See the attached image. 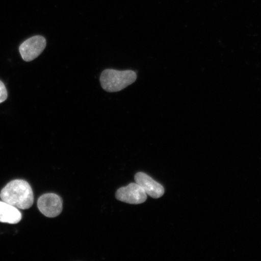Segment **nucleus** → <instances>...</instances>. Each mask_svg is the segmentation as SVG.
<instances>
[{
	"label": "nucleus",
	"instance_id": "f257e3e1",
	"mask_svg": "<svg viewBox=\"0 0 261 261\" xmlns=\"http://www.w3.org/2000/svg\"><path fill=\"white\" fill-rule=\"evenodd\" d=\"M2 201L20 208L28 210L34 203V192L29 182L24 179H15L0 192Z\"/></svg>",
	"mask_w": 261,
	"mask_h": 261
},
{
	"label": "nucleus",
	"instance_id": "39448f33",
	"mask_svg": "<svg viewBox=\"0 0 261 261\" xmlns=\"http://www.w3.org/2000/svg\"><path fill=\"white\" fill-rule=\"evenodd\" d=\"M117 200L130 204H139L147 200V194L138 184H130L125 187L120 188L116 194Z\"/></svg>",
	"mask_w": 261,
	"mask_h": 261
},
{
	"label": "nucleus",
	"instance_id": "0eeeda50",
	"mask_svg": "<svg viewBox=\"0 0 261 261\" xmlns=\"http://www.w3.org/2000/svg\"><path fill=\"white\" fill-rule=\"evenodd\" d=\"M22 215L17 207L5 201H0V222L15 224L21 220Z\"/></svg>",
	"mask_w": 261,
	"mask_h": 261
},
{
	"label": "nucleus",
	"instance_id": "6e6552de",
	"mask_svg": "<svg viewBox=\"0 0 261 261\" xmlns=\"http://www.w3.org/2000/svg\"><path fill=\"white\" fill-rule=\"evenodd\" d=\"M8 98V91L4 83L0 81V103L5 102Z\"/></svg>",
	"mask_w": 261,
	"mask_h": 261
},
{
	"label": "nucleus",
	"instance_id": "423d86ee",
	"mask_svg": "<svg viewBox=\"0 0 261 261\" xmlns=\"http://www.w3.org/2000/svg\"><path fill=\"white\" fill-rule=\"evenodd\" d=\"M135 178L136 184L142 187L146 194L150 197L153 198H159L164 194L165 189L163 186L145 173H137Z\"/></svg>",
	"mask_w": 261,
	"mask_h": 261
},
{
	"label": "nucleus",
	"instance_id": "f03ea898",
	"mask_svg": "<svg viewBox=\"0 0 261 261\" xmlns=\"http://www.w3.org/2000/svg\"><path fill=\"white\" fill-rule=\"evenodd\" d=\"M137 80V74L132 70L119 71L106 69L101 73V86L108 92L114 93L125 89Z\"/></svg>",
	"mask_w": 261,
	"mask_h": 261
},
{
	"label": "nucleus",
	"instance_id": "20e7f679",
	"mask_svg": "<svg viewBox=\"0 0 261 261\" xmlns=\"http://www.w3.org/2000/svg\"><path fill=\"white\" fill-rule=\"evenodd\" d=\"M38 207L45 217L54 218L60 215L63 211V201L57 194H45L39 198Z\"/></svg>",
	"mask_w": 261,
	"mask_h": 261
},
{
	"label": "nucleus",
	"instance_id": "7ed1b4c3",
	"mask_svg": "<svg viewBox=\"0 0 261 261\" xmlns=\"http://www.w3.org/2000/svg\"><path fill=\"white\" fill-rule=\"evenodd\" d=\"M46 40L41 35L28 39L19 46V50L23 60L30 62L42 54L46 47Z\"/></svg>",
	"mask_w": 261,
	"mask_h": 261
}]
</instances>
